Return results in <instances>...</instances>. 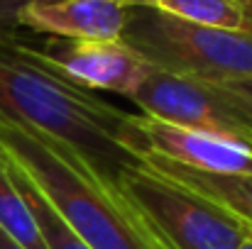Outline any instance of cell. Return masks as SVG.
<instances>
[{"instance_id":"1","label":"cell","mask_w":252,"mask_h":249,"mask_svg":"<svg viewBox=\"0 0 252 249\" xmlns=\"http://www.w3.org/2000/svg\"><path fill=\"white\" fill-rule=\"evenodd\" d=\"M22 32H0V112L66 144L115 186L147 154L132 115L47 69Z\"/></svg>"},{"instance_id":"2","label":"cell","mask_w":252,"mask_h":249,"mask_svg":"<svg viewBox=\"0 0 252 249\" xmlns=\"http://www.w3.org/2000/svg\"><path fill=\"white\" fill-rule=\"evenodd\" d=\"M0 152L30 176L91 249H169L115 186L54 137L0 112Z\"/></svg>"},{"instance_id":"3","label":"cell","mask_w":252,"mask_h":249,"mask_svg":"<svg viewBox=\"0 0 252 249\" xmlns=\"http://www.w3.org/2000/svg\"><path fill=\"white\" fill-rule=\"evenodd\" d=\"M120 42L152 69L206 83L252 81V34L198 27L157 7H127Z\"/></svg>"},{"instance_id":"4","label":"cell","mask_w":252,"mask_h":249,"mask_svg":"<svg viewBox=\"0 0 252 249\" xmlns=\"http://www.w3.org/2000/svg\"><path fill=\"white\" fill-rule=\"evenodd\" d=\"M115 188L169 249H238L250 237L233 215L164 178L145 162L125 168Z\"/></svg>"},{"instance_id":"5","label":"cell","mask_w":252,"mask_h":249,"mask_svg":"<svg viewBox=\"0 0 252 249\" xmlns=\"http://www.w3.org/2000/svg\"><path fill=\"white\" fill-rule=\"evenodd\" d=\"M130 100L147 117L252 149V120L218 83L150 69Z\"/></svg>"},{"instance_id":"6","label":"cell","mask_w":252,"mask_h":249,"mask_svg":"<svg viewBox=\"0 0 252 249\" xmlns=\"http://www.w3.org/2000/svg\"><path fill=\"white\" fill-rule=\"evenodd\" d=\"M27 44L47 69L86 90H110L130 98L152 69L120 39L93 42L47 37L34 42L27 37Z\"/></svg>"},{"instance_id":"7","label":"cell","mask_w":252,"mask_h":249,"mask_svg":"<svg viewBox=\"0 0 252 249\" xmlns=\"http://www.w3.org/2000/svg\"><path fill=\"white\" fill-rule=\"evenodd\" d=\"M147 154L174 164L220 176H252V149L193 130H184L147 115H132Z\"/></svg>"},{"instance_id":"8","label":"cell","mask_w":252,"mask_h":249,"mask_svg":"<svg viewBox=\"0 0 252 249\" xmlns=\"http://www.w3.org/2000/svg\"><path fill=\"white\" fill-rule=\"evenodd\" d=\"M125 10L118 0H30L17 22L32 34L115 42L125 27Z\"/></svg>"},{"instance_id":"9","label":"cell","mask_w":252,"mask_h":249,"mask_svg":"<svg viewBox=\"0 0 252 249\" xmlns=\"http://www.w3.org/2000/svg\"><path fill=\"white\" fill-rule=\"evenodd\" d=\"M142 162L162 173L164 178L184 186L186 191L196 193L198 198L213 203L216 208L233 215L238 222L245 225L252 235V176H220V173H206L189 166L174 164L164 157L145 154Z\"/></svg>"},{"instance_id":"10","label":"cell","mask_w":252,"mask_h":249,"mask_svg":"<svg viewBox=\"0 0 252 249\" xmlns=\"http://www.w3.org/2000/svg\"><path fill=\"white\" fill-rule=\"evenodd\" d=\"M0 157H2V162H5V168H7V173H10L15 188L20 191V195L25 198V203H27L32 218L37 220V227H39V232H42V240H44L47 249H91L84 240L64 222V218H62V215L57 213V208L42 195V191L30 181V176L15 164L12 159H7L2 152H0Z\"/></svg>"},{"instance_id":"11","label":"cell","mask_w":252,"mask_h":249,"mask_svg":"<svg viewBox=\"0 0 252 249\" xmlns=\"http://www.w3.org/2000/svg\"><path fill=\"white\" fill-rule=\"evenodd\" d=\"M155 7L189 25L248 32L245 12L238 0H157Z\"/></svg>"},{"instance_id":"12","label":"cell","mask_w":252,"mask_h":249,"mask_svg":"<svg viewBox=\"0 0 252 249\" xmlns=\"http://www.w3.org/2000/svg\"><path fill=\"white\" fill-rule=\"evenodd\" d=\"M0 230L22 249H47L37 220L32 218L25 198L15 188L2 157H0Z\"/></svg>"},{"instance_id":"13","label":"cell","mask_w":252,"mask_h":249,"mask_svg":"<svg viewBox=\"0 0 252 249\" xmlns=\"http://www.w3.org/2000/svg\"><path fill=\"white\" fill-rule=\"evenodd\" d=\"M30 0H0V32H22L17 17Z\"/></svg>"},{"instance_id":"14","label":"cell","mask_w":252,"mask_h":249,"mask_svg":"<svg viewBox=\"0 0 252 249\" xmlns=\"http://www.w3.org/2000/svg\"><path fill=\"white\" fill-rule=\"evenodd\" d=\"M235 103L238 108L252 120V81H238V83H218Z\"/></svg>"},{"instance_id":"15","label":"cell","mask_w":252,"mask_h":249,"mask_svg":"<svg viewBox=\"0 0 252 249\" xmlns=\"http://www.w3.org/2000/svg\"><path fill=\"white\" fill-rule=\"evenodd\" d=\"M243 12H245V22H248V32L252 34V0H238Z\"/></svg>"},{"instance_id":"16","label":"cell","mask_w":252,"mask_h":249,"mask_svg":"<svg viewBox=\"0 0 252 249\" xmlns=\"http://www.w3.org/2000/svg\"><path fill=\"white\" fill-rule=\"evenodd\" d=\"M118 2L125 5V7H140V5H145V7H155L157 0H118Z\"/></svg>"},{"instance_id":"17","label":"cell","mask_w":252,"mask_h":249,"mask_svg":"<svg viewBox=\"0 0 252 249\" xmlns=\"http://www.w3.org/2000/svg\"><path fill=\"white\" fill-rule=\"evenodd\" d=\"M0 249H22V247H20L15 240H10V237L0 230Z\"/></svg>"},{"instance_id":"18","label":"cell","mask_w":252,"mask_h":249,"mask_svg":"<svg viewBox=\"0 0 252 249\" xmlns=\"http://www.w3.org/2000/svg\"><path fill=\"white\" fill-rule=\"evenodd\" d=\"M238 249H252V235H250V237H248V240H245V242H243V245H240Z\"/></svg>"}]
</instances>
